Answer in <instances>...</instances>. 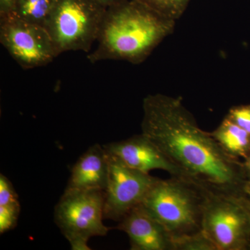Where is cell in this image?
<instances>
[{
	"mask_svg": "<svg viewBox=\"0 0 250 250\" xmlns=\"http://www.w3.org/2000/svg\"><path fill=\"white\" fill-rule=\"evenodd\" d=\"M226 116L250 134V104L233 106Z\"/></svg>",
	"mask_w": 250,
	"mask_h": 250,
	"instance_id": "e0dca14e",
	"label": "cell"
},
{
	"mask_svg": "<svg viewBox=\"0 0 250 250\" xmlns=\"http://www.w3.org/2000/svg\"><path fill=\"white\" fill-rule=\"evenodd\" d=\"M109 175V161L106 149L100 144L88 148L72 169L65 190H100L105 191Z\"/></svg>",
	"mask_w": 250,
	"mask_h": 250,
	"instance_id": "8fae6325",
	"label": "cell"
},
{
	"mask_svg": "<svg viewBox=\"0 0 250 250\" xmlns=\"http://www.w3.org/2000/svg\"><path fill=\"white\" fill-rule=\"evenodd\" d=\"M248 250H250V243H249V246H248Z\"/></svg>",
	"mask_w": 250,
	"mask_h": 250,
	"instance_id": "603a6c76",
	"label": "cell"
},
{
	"mask_svg": "<svg viewBox=\"0 0 250 250\" xmlns=\"http://www.w3.org/2000/svg\"><path fill=\"white\" fill-rule=\"evenodd\" d=\"M104 195L100 190H65L56 205L54 221L72 250H90V238L111 230L103 223Z\"/></svg>",
	"mask_w": 250,
	"mask_h": 250,
	"instance_id": "5b68a950",
	"label": "cell"
},
{
	"mask_svg": "<svg viewBox=\"0 0 250 250\" xmlns=\"http://www.w3.org/2000/svg\"><path fill=\"white\" fill-rule=\"evenodd\" d=\"M159 14L176 21L183 15L190 0H139Z\"/></svg>",
	"mask_w": 250,
	"mask_h": 250,
	"instance_id": "9a60e30c",
	"label": "cell"
},
{
	"mask_svg": "<svg viewBox=\"0 0 250 250\" xmlns=\"http://www.w3.org/2000/svg\"><path fill=\"white\" fill-rule=\"evenodd\" d=\"M223 150L233 159L245 160L250 152V134L225 117L210 132Z\"/></svg>",
	"mask_w": 250,
	"mask_h": 250,
	"instance_id": "7c38bea8",
	"label": "cell"
},
{
	"mask_svg": "<svg viewBox=\"0 0 250 250\" xmlns=\"http://www.w3.org/2000/svg\"><path fill=\"white\" fill-rule=\"evenodd\" d=\"M19 202L14 186L6 176L0 175V206Z\"/></svg>",
	"mask_w": 250,
	"mask_h": 250,
	"instance_id": "ac0fdd59",
	"label": "cell"
},
{
	"mask_svg": "<svg viewBox=\"0 0 250 250\" xmlns=\"http://www.w3.org/2000/svg\"><path fill=\"white\" fill-rule=\"evenodd\" d=\"M116 229L129 237L131 250H174L170 231L141 205L125 215Z\"/></svg>",
	"mask_w": 250,
	"mask_h": 250,
	"instance_id": "30bf717a",
	"label": "cell"
},
{
	"mask_svg": "<svg viewBox=\"0 0 250 250\" xmlns=\"http://www.w3.org/2000/svg\"><path fill=\"white\" fill-rule=\"evenodd\" d=\"M175 24L176 21L139 0H126L108 7L95 42L96 47L88 54V60L141 63L173 32Z\"/></svg>",
	"mask_w": 250,
	"mask_h": 250,
	"instance_id": "7a4b0ae2",
	"label": "cell"
},
{
	"mask_svg": "<svg viewBox=\"0 0 250 250\" xmlns=\"http://www.w3.org/2000/svg\"><path fill=\"white\" fill-rule=\"evenodd\" d=\"M173 243L174 250H218L213 241L202 229L173 237Z\"/></svg>",
	"mask_w": 250,
	"mask_h": 250,
	"instance_id": "5bb4252c",
	"label": "cell"
},
{
	"mask_svg": "<svg viewBox=\"0 0 250 250\" xmlns=\"http://www.w3.org/2000/svg\"><path fill=\"white\" fill-rule=\"evenodd\" d=\"M207 193L186 179H158L141 205L177 237L202 229Z\"/></svg>",
	"mask_w": 250,
	"mask_h": 250,
	"instance_id": "3957f363",
	"label": "cell"
},
{
	"mask_svg": "<svg viewBox=\"0 0 250 250\" xmlns=\"http://www.w3.org/2000/svg\"><path fill=\"white\" fill-rule=\"evenodd\" d=\"M106 8L111 7L122 2L126 1V0H95Z\"/></svg>",
	"mask_w": 250,
	"mask_h": 250,
	"instance_id": "44dd1931",
	"label": "cell"
},
{
	"mask_svg": "<svg viewBox=\"0 0 250 250\" xmlns=\"http://www.w3.org/2000/svg\"><path fill=\"white\" fill-rule=\"evenodd\" d=\"M106 9L95 0H57L44 27L58 55L68 51L89 52Z\"/></svg>",
	"mask_w": 250,
	"mask_h": 250,
	"instance_id": "277c9868",
	"label": "cell"
},
{
	"mask_svg": "<svg viewBox=\"0 0 250 250\" xmlns=\"http://www.w3.org/2000/svg\"><path fill=\"white\" fill-rule=\"evenodd\" d=\"M21 213L19 202L0 206V233L1 234L13 229L17 225Z\"/></svg>",
	"mask_w": 250,
	"mask_h": 250,
	"instance_id": "2e32d148",
	"label": "cell"
},
{
	"mask_svg": "<svg viewBox=\"0 0 250 250\" xmlns=\"http://www.w3.org/2000/svg\"><path fill=\"white\" fill-rule=\"evenodd\" d=\"M18 0H0V17L9 14Z\"/></svg>",
	"mask_w": 250,
	"mask_h": 250,
	"instance_id": "d6986e66",
	"label": "cell"
},
{
	"mask_svg": "<svg viewBox=\"0 0 250 250\" xmlns=\"http://www.w3.org/2000/svg\"><path fill=\"white\" fill-rule=\"evenodd\" d=\"M57 1V0H18L14 9L8 15L44 27Z\"/></svg>",
	"mask_w": 250,
	"mask_h": 250,
	"instance_id": "4fadbf2b",
	"label": "cell"
},
{
	"mask_svg": "<svg viewBox=\"0 0 250 250\" xmlns=\"http://www.w3.org/2000/svg\"><path fill=\"white\" fill-rule=\"evenodd\" d=\"M0 42L23 69L43 66L59 56L43 26L12 15L0 17Z\"/></svg>",
	"mask_w": 250,
	"mask_h": 250,
	"instance_id": "52a82bcc",
	"label": "cell"
},
{
	"mask_svg": "<svg viewBox=\"0 0 250 250\" xmlns=\"http://www.w3.org/2000/svg\"><path fill=\"white\" fill-rule=\"evenodd\" d=\"M108 154V153H107ZM109 175L104 191V220L118 222L141 205L157 177L135 170L108 154Z\"/></svg>",
	"mask_w": 250,
	"mask_h": 250,
	"instance_id": "ba28073f",
	"label": "cell"
},
{
	"mask_svg": "<svg viewBox=\"0 0 250 250\" xmlns=\"http://www.w3.org/2000/svg\"><path fill=\"white\" fill-rule=\"evenodd\" d=\"M243 168L248 184H250V152L249 155L243 161Z\"/></svg>",
	"mask_w": 250,
	"mask_h": 250,
	"instance_id": "ffe728a7",
	"label": "cell"
},
{
	"mask_svg": "<svg viewBox=\"0 0 250 250\" xmlns=\"http://www.w3.org/2000/svg\"><path fill=\"white\" fill-rule=\"evenodd\" d=\"M245 197L250 206V184H248L245 189Z\"/></svg>",
	"mask_w": 250,
	"mask_h": 250,
	"instance_id": "7402d4cb",
	"label": "cell"
},
{
	"mask_svg": "<svg viewBox=\"0 0 250 250\" xmlns=\"http://www.w3.org/2000/svg\"><path fill=\"white\" fill-rule=\"evenodd\" d=\"M142 134L189 182L210 193L245 196L243 161L228 155L210 132L197 125L180 98L149 95L143 102Z\"/></svg>",
	"mask_w": 250,
	"mask_h": 250,
	"instance_id": "6da1fadb",
	"label": "cell"
},
{
	"mask_svg": "<svg viewBox=\"0 0 250 250\" xmlns=\"http://www.w3.org/2000/svg\"><path fill=\"white\" fill-rule=\"evenodd\" d=\"M202 229L218 250H248L250 206L246 197L208 192L204 206Z\"/></svg>",
	"mask_w": 250,
	"mask_h": 250,
	"instance_id": "8992f818",
	"label": "cell"
},
{
	"mask_svg": "<svg viewBox=\"0 0 250 250\" xmlns=\"http://www.w3.org/2000/svg\"><path fill=\"white\" fill-rule=\"evenodd\" d=\"M103 146L108 154L135 170L146 173L161 170L170 174V177L186 179L178 167L142 133L123 141L106 143Z\"/></svg>",
	"mask_w": 250,
	"mask_h": 250,
	"instance_id": "9c48e42d",
	"label": "cell"
}]
</instances>
